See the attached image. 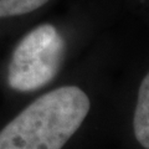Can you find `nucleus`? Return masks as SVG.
Returning a JSON list of instances; mask_svg holds the SVG:
<instances>
[{
	"label": "nucleus",
	"mask_w": 149,
	"mask_h": 149,
	"mask_svg": "<svg viewBox=\"0 0 149 149\" xmlns=\"http://www.w3.org/2000/svg\"><path fill=\"white\" fill-rule=\"evenodd\" d=\"M88 96L76 86L47 92L0 132V149H62L90 111Z\"/></svg>",
	"instance_id": "obj_1"
},
{
	"label": "nucleus",
	"mask_w": 149,
	"mask_h": 149,
	"mask_svg": "<svg viewBox=\"0 0 149 149\" xmlns=\"http://www.w3.org/2000/svg\"><path fill=\"white\" fill-rule=\"evenodd\" d=\"M65 56V40L51 24L31 30L17 44L8 70L13 90L30 92L46 86L56 77Z\"/></svg>",
	"instance_id": "obj_2"
},
{
	"label": "nucleus",
	"mask_w": 149,
	"mask_h": 149,
	"mask_svg": "<svg viewBox=\"0 0 149 149\" xmlns=\"http://www.w3.org/2000/svg\"><path fill=\"white\" fill-rule=\"evenodd\" d=\"M134 136L142 147L149 149V72L138 91V100L133 118Z\"/></svg>",
	"instance_id": "obj_3"
},
{
	"label": "nucleus",
	"mask_w": 149,
	"mask_h": 149,
	"mask_svg": "<svg viewBox=\"0 0 149 149\" xmlns=\"http://www.w3.org/2000/svg\"><path fill=\"white\" fill-rule=\"evenodd\" d=\"M47 1L49 0H0V19L29 14Z\"/></svg>",
	"instance_id": "obj_4"
}]
</instances>
